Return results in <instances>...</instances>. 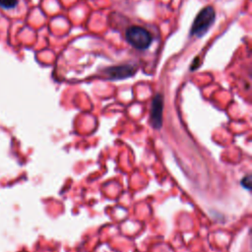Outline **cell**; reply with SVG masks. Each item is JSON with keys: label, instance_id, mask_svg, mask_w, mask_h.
<instances>
[{"label": "cell", "instance_id": "cell-1", "mask_svg": "<svg viewBox=\"0 0 252 252\" xmlns=\"http://www.w3.org/2000/svg\"><path fill=\"white\" fill-rule=\"evenodd\" d=\"M216 19V12L212 6H207L203 8L196 16L190 31L191 36L197 38L204 37L210 28L213 26Z\"/></svg>", "mask_w": 252, "mask_h": 252}, {"label": "cell", "instance_id": "cell-3", "mask_svg": "<svg viewBox=\"0 0 252 252\" xmlns=\"http://www.w3.org/2000/svg\"><path fill=\"white\" fill-rule=\"evenodd\" d=\"M163 111H164V100L163 96L158 94L153 100L150 122L156 129H160L163 124Z\"/></svg>", "mask_w": 252, "mask_h": 252}, {"label": "cell", "instance_id": "cell-4", "mask_svg": "<svg viewBox=\"0 0 252 252\" xmlns=\"http://www.w3.org/2000/svg\"><path fill=\"white\" fill-rule=\"evenodd\" d=\"M105 74L111 80H122L133 76L135 74V68L131 65L113 66L106 68Z\"/></svg>", "mask_w": 252, "mask_h": 252}, {"label": "cell", "instance_id": "cell-5", "mask_svg": "<svg viewBox=\"0 0 252 252\" xmlns=\"http://www.w3.org/2000/svg\"><path fill=\"white\" fill-rule=\"evenodd\" d=\"M18 4V0H0V6L4 9H12Z\"/></svg>", "mask_w": 252, "mask_h": 252}, {"label": "cell", "instance_id": "cell-6", "mask_svg": "<svg viewBox=\"0 0 252 252\" xmlns=\"http://www.w3.org/2000/svg\"><path fill=\"white\" fill-rule=\"evenodd\" d=\"M241 185H242L243 187H245L246 189H250L251 177H250V176H245V177L241 180Z\"/></svg>", "mask_w": 252, "mask_h": 252}, {"label": "cell", "instance_id": "cell-2", "mask_svg": "<svg viewBox=\"0 0 252 252\" xmlns=\"http://www.w3.org/2000/svg\"><path fill=\"white\" fill-rule=\"evenodd\" d=\"M125 38L129 44L140 50L147 49L153 41L150 32L139 26H132L126 30Z\"/></svg>", "mask_w": 252, "mask_h": 252}]
</instances>
